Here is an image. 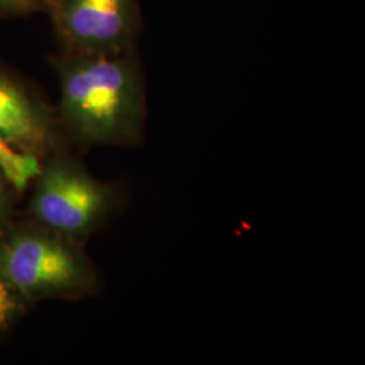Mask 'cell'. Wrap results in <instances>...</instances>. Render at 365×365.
<instances>
[{
	"mask_svg": "<svg viewBox=\"0 0 365 365\" xmlns=\"http://www.w3.org/2000/svg\"><path fill=\"white\" fill-rule=\"evenodd\" d=\"M37 1V4L39 6V9H41V11L42 10H45V11H51L52 10L53 6H54V3L57 1V0H36Z\"/></svg>",
	"mask_w": 365,
	"mask_h": 365,
	"instance_id": "obj_10",
	"label": "cell"
},
{
	"mask_svg": "<svg viewBox=\"0 0 365 365\" xmlns=\"http://www.w3.org/2000/svg\"><path fill=\"white\" fill-rule=\"evenodd\" d=\"M0 170L15 188L24 190L33 178L38 176L42 168L38 157L19 152L0 138Z\"/></svg>",
	"mask_w": 365,
	"mask_h": 365,
	"instance_id": "obj_6",
	"label": "cell"
},
{
	"mask_svg": "<svg viewBox=\"0 0 365 365\" xmlns=\"http://www.w3.org/2000/svg\"><path fill=\"white\" fill-rule=\"evenodd\" d=\"M34 211L53 233L78 242L96 232L115 211L120 195L78 161L58 157L41 170Z\"/></svg>",
	"mask_w": 365,
	"mask_h": 365,
	"instance_id": "obj_3",
	"label": "cell"
},
{
	"mask_svg": "<svg viewBox=\"0 0 365 365\" xmlns=\"http://www.w3.org/2000/svg\"><path fill=\"white\" fill-rule=\"evenodd\" d=\"M41 11L36 0H0V15L19 16Z\"/></svg>",
	"mask_w": 365,
	"mask_h": 365,
	"instance_id": "obj_8",
	"label": "cell"
},
{
	"mask_svg": "<svg viewBox=\"0 0 365 365\" xmlns=\"http://www.w3.org/2000/svg\"><path fill=\"white\" fill-rule=\"evenodd\" d=\"M64 52L117 54L135 49L137 0H57L49 11Z\"/></svg>",
	"mask_w": 365,
	"mask_h": 365,
	"instance_id": "obj_4",
	"label": "cell"
},
{
	"mask_svg": "<svg viewBox=\"0 0 365 365\" xmlns=\"http://www.w3.org/2000/svg\"><path fill=\"white\" fill-rule=\"evenodd\" d=\"M6 180H7L6 176L0 170V214H1V211L4 209V205H6V194H7V191H6Z\"/></svg>",
	"mask_w": 365,
	"mask_h": 365,
	"instance_id": "obj_9",
	"label": "cell"
},
{
	"mask_svg": "<svg viewBox=\"0 0 365 365\" xmlns=\"http://www.w3.org/2000/svg\"><path fill=\"white\" fill-rule=\"evenodd\" d=\"M0 138L34 155L56 144L57 123L51 110L18 80L0 71Z\"/></svg>",
	"mask_w": 365,
	"mask_h": 365,
	"instance_id": "obj_5",
	"label": "cell"
},
{
	"mask_svg": "<svg viewBox=\"0 0 365 365\" xmlns=\"http://www.w3.org/2000/svg\"><path fill=\"white\" fill-rule=\"evenodd\" d=\"M21 306L19 292L0 272V330L10 325Z\"/></svg>",
	"mask_w": 365,
	"mask_h": 365,
	"instance_id": "obj_7",
	"label": "cell"
},
{
	"mask_svg": "<svg viewBox=\"0 0 365 365\" xmlns=\"http://www.w3.org/2000/svg\"><path fill=\"white\" fill-rule=\"evenodd\" d=\"M0 272L13 287L31 297L78 298L99 288L90 259L75 241L56 235H25L3 250Z\"/></svg>",
	"mask_w": 365,
	"mask_h": 365,
	"instance_id": "obj_2",
	"label": "cell"
},
{
	"mask_svg": "<svg viewBox=\"0 0 365 365\" xmlns=\"http://www.w3.org/2000/svg\"><path fill=\"white\" fill-rule=\"evenodd\" d=\"M54 66L60 80L58 120L84 146L144 143L145 78L138 53L64 52Z\"/></svg>",
	"mask_w": 365,
	"mask_h": 365,
	"instance_id": "obj_1",
	"label": "cell"
}]
</instances>
